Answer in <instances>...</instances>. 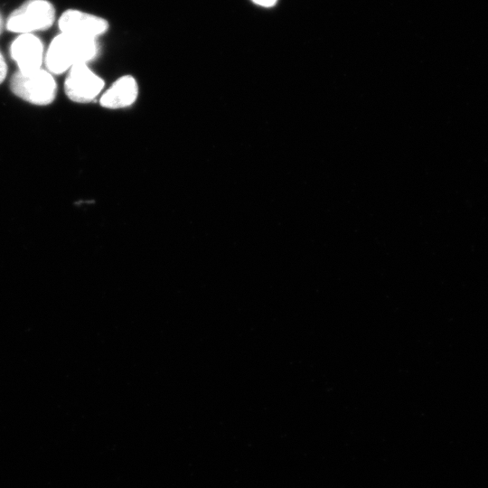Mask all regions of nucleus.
I'll return each mask as SVG.
<instances>
[{"mask_svg":"<svg viewBox=\"0 0 488 488\" xmlns=\"http://www.w3.org/2000/svg\"><path fill=\"white\" fill-rule=\"evenodd\" d=\"M4 27H5V22H4L3 17H2L1 14H0V34H1Z\"/></svg>","mask_w":488,"mask_h":488,"instance_id":"nucleus-10","label":"nucleus"},{"mask_svg":"<svg viewBox=\"0 0 488 488\" xmlns=\"http://www.w3.org/2000/svg\"><path fill=\"white\" fill-rule=\"evenodd\" d=\"M56 19L53 5L48 0H27L14 10L5 23L9 32L34 33L47 30Z\"/></svg>","mask_w":488,"mask_h":488,"instance_id":"nucleus-2","label":"nucleus"},{"mask_svg":"<svg viewBox=\"0 0 488 488\" xmlns=\"http://www.w3.org/2000/svg\"><path fill=\"white\" fill-rule=\"evenodd\" d=\"M10 89L20 99L40 106L52 103L57 92L53 75L43 68L29 73L16 71L11 78Z\"/></svg>","mask_w":488,"mask_h":488,"instance_id":"nucleus-3","label":"nucleus"},{"mask_svg":"<svg viewBox=\"0 0 488 488\" xmlns=\"http://www.w3.org/2000/svg\"><path fill=\"white\" fill-rule=\"evenodd\" d=\"M7 74V65L4 55L0 52V84L5 80Z\"/></svg>","mask_w":488,"mask_h":488,"instance_id":"nucleus-8","label":"nucleus"},{"mask_svg":"<svg viewBox=\"0 0 488 488\" xmlns=\"http://www.w3.org/2000/svg\"><path fill=\"white\" fill-rule=\"evenodd\" d=\"M138 96V85L135 78L126 75L118 78L103 91L100 105L108 109H120L135 103Z\"/></svg>","mask_w":488,"mask_h":488,"instance_id":"nucleus-7","label":"nucleus"},{"mask_svg":"<svg viewBox=\"0 0 488 488\" xmlns=\"http://www.w3.org/2000/svg\"><path fill=\"white\" fill-rule=\"evenodd\" d=\"M256 5H258L263 7H271L274 6L277 0H251Z\"/></svg>","mask_w":488,"mask_h":488,"instance_id":"nucleus-9","label":"nucleus"},{"mask_svg":"<svg viewBox=\"0 0 488 488\" xmlns=\"http://www.w3.org/2000/svg\"><path fill=\"white\" fill-rule=\"evenodd\" d=\"M104 88V80L88 64L73 66L67 71L64 91L76 103H88L99 96Z\"/></svg>","mask_w":488,"mask_h":488,"instance_id":"nucleus-4","label":"nucleus"},{"mask_svg":"<svg viewBox=\"0 0 488 488\" xmlns=\"http://www.w3.org/2000/svg\"><path fill=\"white\" fill-rule=\"evenodd\" d=\"M45 48L34 33L17 34L10 46V55L19 72L29 73L42 68Z\"/></svg>","mask_w":488,"mask_h":488,"instance_id":"nucleus-6","label":"nucleus"},{"mask_svg":"<svg viewBox=\"0 0 488 488\" xmlns=\"http://www.w3.org/2000/svg\"><path fill=\"white\" fill-rule=\"evenodd\" d=\"M60 33L86 39H95L108 29L104 18L76 9L64 11L58 18Z\"/></svg>","mask_w":488,"mask_h":488,"instance_id":"nucleus-5","label":"nucleus"},{"mask_svg":"<svg viewBox=\"0 0 488 488\" xmlns=\"http://www.w3.org/2000/svg\"><path fill=\"white\" fill-rule=\"evenodd\" d=\"M99 54L95 39H86L60 33L45 51L44 65L52 75L67 72L73 66L94 60Z\"/></svg>","mask_w":488,"mask_h":488,"instance_id":"nucleus-1","label":"nucleus"}]
</instances>
